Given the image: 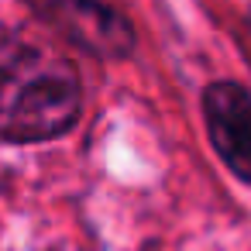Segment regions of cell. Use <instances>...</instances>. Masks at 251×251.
<instances>
[{"mask_svg": "<svg viewBox=\"0 0 251 251\" xmlns=\"http://www.w3.org/2000/svg\"><path fill=\"white\" fill-rule=\"evenodd\" d=\"M79 76L52 49L7 38L0 42V138L49 141L66 134L79 117Z\"/></svg>", "mask_w": 251, "mask_h": 251, "instance_id": "1", "label": "cell"}, {"mask_svg": "<svg viewBox=\"0 0 251 251\" xmlns=\"http://www.w3.org/2000/svg\"><path fill=\"white\" fill-rule=\"evenodd\" d=\"M31 7L55 31H62L73 45H79L93 55L121 59L134 45L131 25L107 0H31Z\"/></svg>", "mask_w": 251, "mask_h": 251, "instance_id": "2", "label": "cell"}, {"mask_svg": "<svg viewBox=\"0 0 251 251\" xmlns=\"http://www.w3.org/2000/svg\"><path fill=\"white\" fill-rule=\"evenodd\" d=\"M203 117L217 155L234 176L251 182V97L237 83H213L203 93Z\"/></svg>", "mask_w": 251, "mask_h": 251, "instance_id": "3", "label": "cell"}]
</instances>
